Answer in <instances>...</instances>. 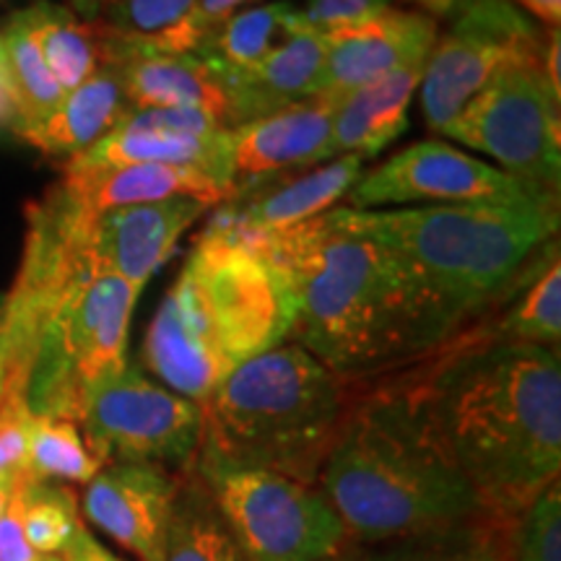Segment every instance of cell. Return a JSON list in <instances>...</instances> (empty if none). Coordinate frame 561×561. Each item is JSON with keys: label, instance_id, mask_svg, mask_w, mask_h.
I'll return each instance as SVG.
<instances>
[{"label": "cell", "instance_id": "6da1fadb", "mask_svg": "<svg viewBox=\"0 0 561 561\" xmlns=\"http://www.w3.org/2000/svg\"><path fill=\"white\" fill-rule=\"evenodd\" d=\"M409 390L483 512L517 520L559 481V348L460 341Z\"/></svg>", "mask_w": 561, "mask_h": 561}, {"label": "cell", "instance_id": "7a4b0ae2", "mask_svg": "<svg viewBox=\"0 0 561 561\" xmlns=\"http://www.w3.org/2000/svg\"><path fill=\"white\" fill-rule=\"evenodd\" d=\"M343 221L388 252L409 299L421 354L447 346L507 297L559 231V201L481 206L341 208Z\"/></svg>", "mask_w": 561, "mask_h": 561}, {"label": "cell", "instance_id": "3957f363", "mask_svg": "<svg viewBox=\"0 0 561 561\" xmlns=\"http://www.w3.org/2000/svg\"><path fill=\"white\" fill-rule=\"evenodd\" d=\"M261 250L297 299L291 339L335 375L362 377L421 356L416 325L390 255L343 221L341 208L278 231L224 227Z\"/></svg>", "mask_w": 561, "mask_h": 561}, {"label": "cell", "instance_id": "277c9868", "mask_svg": "<svg viewBox=\"0 0 561 561\" xmlns=\"http://www.w3.org/2000/svg\"><path fill=\"white\" fill-rule=\"evenodd\" d=\"M294 320L286 273L210 224L161 299L140 359L157 382L201 403L244 362L289 341Z\"/></svg>", "mask_w": 561, "mask_h": 561}, {"label": "cell", "instance_id": "5b68a950", "mask_svg": "<svg viewBox=\"0 0 561 561\" xmlns=\"http://www.w3.org/2000/svg\"><path fill=\"white\" fill-rule=\"evenodd\" d=\"M362 546H388L481 515L483 507L434 442L409 385L351 403L318 479Z\"/></svg>", "mask_w": 561, "mask_h": 561}, {"label": "cell", "instance_id": "8992f818", "mask_svg": "<svg viewBox=\"0 0 561 561\" xmlns=\"http://www.w3.org/2000/svg\"><path fill=\"white\" fill-rule=\"evenodd\" d=\"M198 405V466L268 471L318 486L351 401L343 377L299 343H280L237 367Z\"/></svg>", "mask_w": 561, "mask_h": 561}, {"label": "cell", "instance_id": "52a82bcc", "mask_svg": "<svg viewBox=\"0 0 561 561\" xmlns=\"http://www.w3.org/2000/svg\"><path fill=\"white\" fill-rule=\"evenodd\" d=\"M140 297L123 278L83 261L55 299L34 354L26 409L79 421L91 385L128 367L130 318Z\"/></svg>", "mask_w": 561, "mask_h": 561}, {"label": "cell", "instance_id": "ba28073f", "mask_svg": "<svg viewBox=\"0 0 561 561\" xmlns=\"http://www.w3.org/2000/svg\"><path fill=\"white\" fill-rule=\"evenodd\" d=\"M248 561H328L348 541L318 486L268 471L198 466Z\"/></svg>", "mask_w": 561, "mask_h": 561}, {"label": "cell", "instance_id": "9c48e42d", "mask_svg": "<svg viewBox=\"0 0 561 561\" xmlns=\"http://www.w3.org/2000/svg\"><path fill=\"white\" fill-rule=\"evenodd\" d=\"M546 34L510 0H460L421 73L426 125L439 133L504 70L541 66Z\"/></svg>", "mask_w": 561, "mask_h": 561}, {"label": "cell", "instance_id": "30bf717a", "mask_svg": "<svg viewBox=\"0 0 561 561\" xmlns=\"http://www.w3.org/2000/svg\"><path fill=\"white\" fill-rule=\"evenodd\" d=\"M76 424L102 466L149 462L182 473L201 450V405L130 362L91 385Z\"/></svg>", "mask_w": 561, "mask_h": 561}, {"label": "cell", "instance_id": "8fae6325", "mask_svg": "<svg viewBox=\"0 0 561 561\" xmlns=\"http://www.w3.org/2000/svg\"><path fill=\"white\" fill-rule=\"evenodd\" d=\"M561 96L541 66L504 70L439 133L500 161L533 193L559 198L561 185Z\"/></svg>", "mask_w": 561, "mask_h": 561}, {"label": "cell", "instance_id": "7c38bea8", "mask_svg": "<svg viewBox=\"0 0 561 561\" xmlns=\"http://www.w3.org/2000/svg\"><path fill=\"white\" fill-rule=\"evenodd\" d=\"M549 195L533 193L512 174L473 159L445 140H419L362 174L346 201L356 210L385 206H481L523 203ZM559 201V198H557Z\"/></svg>", "mask_w": 561, "mask_h": 561}, {"label": "cell", "instance_id": "4fadbf2b", "mask_svg": "<svg viewBox=\"0 0 561 561\" xmlns=\"http://www.w3.org/2000/svg\"><path fill=\"white\" fill-rule=\"evenodd\" d=\"M112 164L185 167L234 185L229 128L203 110L130 107L107 136L66 161V167Z\"/></svg>", "mask_w": 561, "mask_h": 561}, {"label": "cell", "instance_id": "5bb4252c", "mask_svg": "<svg viewBox=\"0 0 561 561\" xmlns=\"http://www.w3.org/2000/svg\"><path fill=\"white\" fill-rule=\"evenodd\" d=\"M208 208L195 198H170L81 216L70 206L83 261L94 271L123 278L138 291H144L153 273L170 261L185 231Z\"/></svg>", "mask_w": 561, "mask_h": 561}, {"label": "cell", "instance_id": "9a60e30c", "mask_svg": "<svg viewBox=\"0 0 561 561\" xmlns=\"http://www.w3.org/2000/svg\"><path fill=\"white\" fill-rule=\"evenodd\" d=\"M180 473L149 462L104 466L87 483L81 512L138 561H161Z\"/></svg>", "mask_w": 561, "mask_h": 561}, {"label": "cell", "instance_id": "2e32d148", "mask_svg": "<svg viewBox=\"0 0 561 561\" xmlns=\"http://www.w3.org/2000/svg\"><path fill=\"white\" fill-rule=\"evenodd\" d=\"M325 37L328 53L312 100L339 104L351 91L382 76L426 62L439 30L430 13L388 9L364 24Z\"/></svg>", "mask_w": 561, "mask_h": 561}, {"label": "cell", "instance_id": "e0dca14e", "mask_svg": "<svg viewBox=\"0 0 561 561\" xmlns=\"http://www.w3.org/2000/svg\"><path fill=\"white\" fill-rule=\"evenodd\" d=\"M94 30L102 42V66L115 70L130 107L203 110L227 128V83L206 58L195 53L146 50L110 37L96 24Z\"/></svg>", "mask_w": 561, "mask_h": 561}, {"label": "cell", "instance_id": "ac0fdd59", "mask_svg": "<svg viewBox=\"0 0 561 561\" xmlns=\"http://www.w3.org/2000/svg\"><path fill=\"white\" fill-rule=\"evenodd\" d=\"M333 110V102L305 100L229 128L234 185L335 159L331 146Z\"/></svg>", "mask_w": 561, "mask_h": 561}, {"label": "cell", "instance_id": "d6986e66", "mask_svg": "<svg viewBox=\"0 0 561 561\" xmlns=\"http://www.w3.org/2000/svg\"><path fill=\"white\" fill-rule=\"evenodd\" d=\"M55 191L81 216L170 198H195L206 206H219L237 195V187L227 182L208 178L198 170L164 164L66 167L62 182Z\"/></svg>", "mask_w": 561, "mask_h": 561}, {"label": "cell", "instance_id": "ffe728a7", "mask_svg": "<svg viewBox=\"0 0 561 561\" xmlns=\"http://www.w3.org/2000/svg\"><path fill=\"white\" fill-rule=\"evenodd\" d=\"M325 53V34L299 26L255 68L224 81L229 91L227 128L312 100Z\"/></svg>", "mask_w": 561, "mask_h": 561}, {"label": "cell", "instance_id": "44dd1931", "mask_svg": "<svg viewBox=\"0 0 561 561\" xmlns=\"http://www.w3.org/2000/svg\"><path fill=\"white\" fill-rule=\"evenodd\" d=\"M421 73L424 62L382 76L343 96L333 110V157L371 159L401 138L409 128V107L419 91Z\"/></svg>", "mask_w": 561, "mask_h": 561}, {"label": "cell", "instance_id": "7402d4cb", "mask_svg": "<svg viewBox=\"0 0 561 561\" xmlns=\"http://www.w3.org/2000/svg\"><path fill=\"white\" fill-rule=\"evenodd\" d=\"M364 159L335 157L318 170L299 174L268 193H257L242 206L221 210L214 221L242 231H278L328 214L362 178Z\"/></svg>", "mask_w": 561, "mask_h": 561}, {"label": "cell", "instance_id": "603a6c76", "mask_svg": "<svg viewBox=\"0 0 561 561\" xmlns=\"http://www.w3.org/2000/svg\"><path fill=\"white\" fill-rule=\"evenodd\" d=\"M128 110L121 79L110 66H102L81 87L68 91L45 121L16 130V136L47 157L68 161L107 136Z\"/></svg>", "mask_w": 561, "mask_h": 561}, {"label": "cell", "instance_id": "cb8c5ba5", "mask_svg": "<svg viewBox=\"0 0 561 561\" xmlns=\"http://www.w3.org/2000/svg\"><path fill=\"white\" fill-rule=\"evenodd\" d=\"M517 520L481 512L405 541L369 546L356 561H515Z\"/></svg>", "mask_w": 561, "mask_h": 561}, {"label": "cell", "instance_id": "d4e9b609", "mask_svg": "<svg viewBox=\"0 0 561 561\" xmlns=\"http://www.w3.org/2000/svg\"><path fill=\"white\" fill-rule=\"evenodd\" d=\"M94 24L110 37L159 53H198L206 42L198 0H107Z\"/></svg>", "mask_w": 561, "mask_h": 561}, {"label": "cell", "instance_id": "484cf974", "mask_svg": "<svg viewBox=\"0 0 561 561\" xmlns=\"http://www.w3.org/2000/svg\"><path fill=\"white\" fill-rule=\"evenodd\" d=\"M13 16L30 34L66 94L102 68V42L91 21H83L70 9L47 0L16 11Z\"/></svg>", "mask_w": 561, "mask_h": 561}, {"label": "cell", "instance_id": "4316f807", "mask_svg": "<svg viewBox=\"0 0 561 561\" xmlns=\"http://www.w3.org/2000/svg\"><path fill=\"white\" fill-rule=\"evenodd\" d=\"M161 561H248L195 468L180 473Z\"/></svg>", "mask_w": 561, "mask_h": 561}, {"label": "cell", "instance_id": "83f0119b", "mask_svg": "<svg viewBox=\"0 0 561 561\" xmlns=\"http://www.w3.org/2000/svg\"><path fill=\"white\" fill-rule=\"evenodd\" d=\"M299 26V9L289 0L252 5L216 26L195 55L206 58L227 81L255 68Z\"/></svg>", "mask_w": 561, "mask_h": 561}, {"label": "cell", "instance_id": "f1b7e54d", "mask_svg": "<svg viewBox=\"0 0 561 561\" xmlns=\"http://www.w3.org/2000/svg\"><path fill=\"white\" fill-rule=\"evenodd\" d=\"M491 341L528 343V346L559 348L561 341V263L559 244H553L543 265L533 273L530 286L510 305L496 322Z\"/></svg>", "mask_w": 561, "mask_h": 561}, {"label": "cell", "instance_id": "f546056e", "mask_svg": "<svg viewBox=\"0 0 561 561\" xmlns=\"http://www.w3.org/2000/svg\"><path fill=\"white\" fill-rule=\"evenodd\" d=\"M91 455L76 421L53 416H26L24 473L32 481L89 483L102 471Z\"/></svg>", "mask_w": 561, "mask_h": 561}, {"label": "cell", "instance_id": "4dcf8cb0", "mask_svg": "<svg viewBox=\"0 0 561 561\" xmlns=\"http://www.w3.org/2000/svg\"><path fill=\"white\" fill-rule=\"evenodd\" d=\"M0 37H3L5 53V83H9L19 110V123L13 128V133H16L45 121L62 102L66 91L55 81L50 68L45 66L39 50L34 47L32 37L19 24L16 16L9 19Z\"/></svg>", "mask_w": 561, "mask_h": 561}, {"label": "cell", "instance_id": "1f68e13d", "mask_svg": "<svg viewBox=\"0 0 561 561\" xmlns=\"http://www.w3.org/2000/svg\"><path fill=\"white\" fill-rule=\"evenodd\" d=\"M21 515L26 541L39 557H60L81 523L73 491L60 483L32 481L30 476L21 486Z\"/></svg>", "mask_w": 561, "mask_h": 561}, {"label": "cell", "instance_id": "d6a6232c", "mask_svg": "<svg viewBox=\"0 0 561 561\" xmlns=\"http://www.w3.org/2000/svg\"><path fill=\"white\" fill-rule=\"evenodd\" d=\"M515 561H561V483L553 481L523 512L515 528Z\"/></svg>", "mask_w": 561, "mask_h": 561}, {"label": "cell", "instance_id": "836d02e7", "mask_svg": "<svg viewBox=\"0 0 561 561\" xmlns=\"http://www.w3.org/2000/svg\"><path fill=\"white\" fill-rule=\"evenodd\" d=\"M392 9V0H307L299 9V24L318 34H333L380 16Z\"/></svg>", "mask_w": 561, "mask_h": 561}, {"label": "cell", "instance_id": "e575fe53", "mask_svg": "<svg viewBox=\"0 0 561 561\" xmlns=\"http://www.w3.org/2000/svg\"><path fill=\"white\" fill-rule=\"evenodd\" d=\"M26 473L21 471L9 502L0 512V561H39V553L32 549L24 533V515H21V486Z\"/></svg>", "mask_w": 561, "mask_h": 561}, {"label": "cell", "instance_id": "d590c367", "mask_svg": "<svg viewBox=\"0 0 561 561\" xmlns=\"http://www.w3.org/2000/svg\"><path fill=\"white\" fill-rule=\"evenodd\" d=\"M26 416L0 421V476L24 471L26 455Z\"/></svg>", "mask_w": 561, "mask_h": 561}, {"label": "cell", "instance_id": "8d00e7d4", "mask_svg": "<svg viewBox=\"0 0 561 561\" xmlns=\"http://www.w3.org/2000/svg\"><path fill=\"white\" fill-rule=\"evenodd\" d=\"M62 561H125L117 557V553H112L107 546H102L100 541L94 538V533L87 528V523H79V528H76L73 536H70V541L66 549L60 553Z\"/></svg>", "mask_w": 561, "mask_h": 561}, {"label": "cell", "instance_id": "74e56055", "mask_svg": "<svg viewBox=\"0 0 561 561\" xmlns=\"http://www.w3.org/2000/svg\"><path fill=\"white\" fill-rule=\"evenodd\" d=\"M250 3H255V0H198V21L203 32H206V39L216 26L234 16V13L244 11V5Z\"/></svg>", "mask_w": 561, "mask_h": 561}, {"label": "cell", "instance_id": "f35d334b", "mask_svg": "<svg viewBox=\"0 0 561 561\" xmlns=\"http://www.w3.org/2000/svg\"><path fill=\"white\" fill-rule=\"evenodd\" d=\"M510 3H515L517 9L528 11L530 19H538L543 21L549 30L553 26H559L561 21V0H510Z\"/></svg>", "mask_w": 561, "mask_h": 561}, {"label": "cell", "instance_id": "ab89813d", "mask_svg": "<svg viewBox=\"0 0 561 561\" xmlns=\"http://www.w3.org/2000/svg\"><path fill=\"white\" fill-rule=\"evenodd\" d=\"M19 123V110H16V102H13V94L9 89V83H5V76L0 73V130H13Z\"/></svg>", "mask_w": 561, "mask_h": 561}, {"label": "cell", "instance_id": "60d3db41", "mask_svg": "<svg viewBox=\"0 0 561 561\" xmlns=\"http://www.w3.org/2000/svg\"><path fill=\"white\" fill-rule=\"evenodd\" d=\"M70 5H73V13L79 19L96 21L104 5H107V0H70Z\"/></svg>", "mask_w": 561, "mask_h": 561}, {"label": "cell", "instance_id": "b9f144b4", "mask_svg": "<svg viewBox=\"0 0 561 561\" xmlns=\"http://www.w3.org/2000/svg\"><path fill=\"white\" fill-rule=\"evenodd\" d=\"M413 3H419L421 9L434 13V16H450L460 0H413Z\"/></svg>", "mask_w": 561, "mask_h": 561}, {"label": "cell", "instance_id": "7bdbcfd3", "mask_svg": "<svg viewBox=\"0 0 561 561\" xmlns=\"http://www.w3.org/2000/svg\"><path fill=\"white\" fill-rule=\"evenodd\" d=\"M19 476H21V471H19V473H5V476H0V512H3L5 502H9V496H11L13 486H16Z\"/></svg>", "mask_w": 561, "mask_h": 561}, {"label": "cell", "instance_id": "ee69618b", "mask_svg": "<svg viewBox=\"0 0 561 561\" xmlns=\"http://www.w3.org/2000/svg\"><path fill=\"white\" fill-rule=\"evenodd\" d=\"M0 73L5 76V53H3V37H0Z\"/></svg>", "mask_w": 561, "mask_h": 561}, {"label": "cell", "instance_id": "f6af8a7d", "mask_svg": "<svg viewBox=\"0 0 561 561\" xmlns=\"http://www.w3.org/2000/svg\"><path fill=\"white\" fill-rule=\"evenodd\" d=\"M3 314H5V294H0V322H3Z\"/></svg>", "mask_w": 561, "mask_h": 561}, {"label": "cell", "instance_id": "bcb514c9", "mask_svg": "<svg viewBox=\"0 0 561 561\" xmlns=\"http://www.w3.org/2000/svg\"><path fill=\"white\" fill-rule=\"evenodd\" d=\"M0 405H3V369H0Z\"/></svg>", "mask_w": 561, "mask_h": 561}, {"label": "cell", "instance_id": "7dc6e473", "mask_svg": "<svg viewBox=\"0 0 561 561\" xmlns=\"http://www.w3.org/2000/svg\"><path fill=\"white\" fill-rule=\"evenodd\" d=\"M39 561H62L60 557H39Z\"/></svg>", "mask_w": 561, "mask_h": 561}, {"label": "cell", "instance_id": "c3c4849f", "mask_svg": "<svg viewBox=\"0 0 561 561\" xmlns=\"http://www.w3.org/2000/svg\"><path fill=\"white\" fill-rule=\"evenodd\" d=\"M328 561H356V559H339V557H335V559H328Z\"/></svg>", "mask_w": 561, "mask_h": 561}]
</instances>
